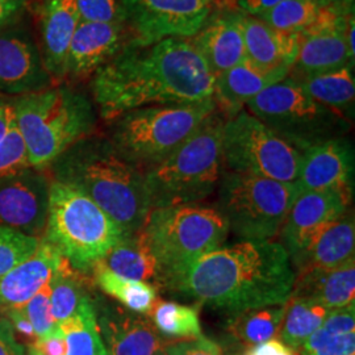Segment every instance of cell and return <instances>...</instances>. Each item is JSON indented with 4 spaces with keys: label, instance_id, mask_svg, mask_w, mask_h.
<instances>
[{
    "label": "cell",
    "instance_id": "6da1fadb",
    "mask_svg": "<svg viewBox=\"0 0 355 355\" xmlns=\"http://www.w3.org/2000/svg\"><path fill=\"white\" fill-rule=\"evenodd\" d=\"M216 76L190 40L166 38L141 46L129 40L91 80L94 102L104 120L150 105L214 99Z\"/></svg>",
    "mask_w": 355,
    "mask_h": 355
},
{
    "label": "cell",
    "instance_id": "7a4b0ae2",
    "mask_svg": "<svg viewBox=\"0 0 355 355\" xmlns=\"http://www.w3.org/2000/svg\"><path fill=\"white\" fill-rule=\"evenodd\" d=\"M295 271L279 242L243 241L204 254L177 280L183 292L232 315L284 305L291 297Z\"/></svg>",
    "mask_w": 355,
    "mask_h": 355
},
{
    "label": "cell",
    "instance_id": "3957f363",
    "mask_svg": "<svg viewBox=\"0 0 355 355\" xmlns=\"http://www.w3.org/2000/svg\"><path fill=\"white\" fill-rule=\"evenodd\" d=\"M48 167L53 180L89 196L124 234L137 233L145 227L152 207L144 171L124 159L108 139L91 135Z\"/></svg>",
    "mask_w": 355,
    "mask_h": 355
},
{
    "label": "cell",
    "instance_id": "277c9868",
    "mask_svg": "<svg viewBox=\"0 0 355 355\" xmlns=\"http://www.w3.org/2000/svg\"><path fill=\"white\" fill-rule=\"evenodd\" d=\"M11 102L29 164L36 168H46L78 141L91 136L96 125L89 98L64 85L20 95Z\"/></svg>",
    "mask_w": 355,
    "mask_h": 355
},
{
    "label": "cell",
    "instance_id": "5b68a950",
    "mask_svg": "<svg viewBox=\"0 0 355 355\" xmlns=\"http://www.w3.org/2000/svg\"><path fill=\"white\" fill-rule=\"evenodd\" d=\"M225 120L217 110L165 161L144 173L152 209L196 204L214 193L224 166Z\"/></svg>",
    "mask_w": 355,
    "mask_h": 355
},
{
    "label": "cell",
    "instance_id": "8992f818",
    "mask_svg": "<svg viewBox=\"0 0 355 355\" xmlns=\"http://www.w3.org/2000/svg\"><path fill=\"white\" fill-rule=\"evenodd\" d=\"M142 230L157 261V288L171 291L196 259L223 245L229 225L217 208L186 204L152 209Z\"/></svg>",
    "mask_w": 355,
    "mask_h": 355
},
{
    "label": "cell",
    "instance_id": "52a82bcc",
    "mask_svg": "<svg viewBox=\"0 0 355 355\" xmlns=\"http://www.w3.org/2000/svg\"><path fill=\"white\" fill-rule=\"evenodd\" d=\"M123 230L89 196L51 180L44 240L76 271L87 274L123 237Z\"/></svg>",
    "mask_w": 355,
    "mask_h": 355
},
{
    "label": "cell",
    "instance_id": "ba28073f",
    "mask_svg": "<svg viewBox=\"0 0 355 355\" xmlns=\"http://www.w3.org/2000/svg\"><path fill=\"white\" fill-rule=\"evenodd\" d=\"M216 111L214 99L132 110L114 119L110 141L124 159L145 173L175 152Z\"/></svg>",
    "mask_w": 355,
    "mask_h": 355
},
{
    "label": "cell",
    "instance_id": "9c48e42d",
    "mask_svg": "<svg viewBox=\"0 0 355 355\" xmlns=\"http://www.w3.org/2000/svg\"><path fill=\"white\" fill-rule=\"evenodd\" d=\"M246 111L302 153L352 129V121L315 101L290 74L248 103Z\"/></svg>",
    "mask_w": 355,
    "mask_h": 355
},
{
    "label": "cell",
    "instance_id": "30bf717a",
    "mask_svg": "<svg viewBox=\"0 0 355 355\" xmlns=\"http://www.w3.org/2000/svg\"><path fill=\"white\" fill-rule=\"evenodd\" d=\"M297 195L295 183L223 171L217 209L242 240L268 241L279 234Z\"/></svg>",
    "mask_w": 355,
    "mask_h": 355
},
{
    "label": "cell",
    "instance_id": "8fae6325",
    "mask_svg": "<svg viewBox=\"0 0 355 355\" xmlns=\"http://www.w3.org/2000/svg\"><path fill=\"white\" fill-rule=\"evenodd\" d=\"M303 154L242 110L223 129V164L228 171L295 183Z\"/></svg>",
    "mask_w": 355,
    "mask_h": 355
},
{
    "label": "cell",
    "instance_id": "7c38bea8",
    "mask_svg": "<svg viewBox=\"0 0 355 355\" xmlns=\"http://www.w3.org/2000/svg\"><path fill=\"white\" fill-rule=\"evenodd\" d=\"M217 0H120L130 40L141 46L166 38L193 37L215 10Z\"/></svg>",
    "mask_w": 355,
    "mask_h": 355
},
{
    "label": "cell",
    "instance_id": "4fadbf2b",
    "mask_svg": "<svg viewBox=\"0 0 355 355\" xmlns=\"http://www.w3.org/2000/svg\"><path fill=\"white\" fill-rule=\"evenodd\" d=\"M42 168L29 167L0 178V227L42 239L51 180Z\"/></svg>",
    "mask_w": 355,
    "mask_h": 355
},
{
    "label": "cell",
    "instance_id": "5bb4252c",
    "mask_svg": "<svg viewBox=\"0 0 355 355\" xmlns=\"http://www.w3.org/2000/svg\"><path fill=\"white\" fill-rule=\"evenodd\" d=\"M51 86L31 31L16 19L0 26V92L20 96Z\"/></svg>",
    "mask_w": 355,
    "mask_h": 355
},
{
    "label": "cell",
    "instance_id": "9a60e30c",
    "mask_svg": "<svg viewBox=\"0 0 355 355\" xmlns=\"http://www.w3.org/2000/svg\"><path fill=\"white\" fill-rule=\"evenodd\" d=\"M347 16L325 8L318 20L299 33V51L292 74L309 76L340 69L354 67L346 42Z\"/></svg>",
    "mask_w": 355,
    "mask_h": 355
},
{
    "label": "cell",
    "instance_id": "2e32d148",
    "mask_svg": "<svg viewBox=\"0 0 355 355\" xmlns=\"http://www.w3.org/2000/svg\"><path fill=\"white\" fill-rule=\"evenodd\" d=\"M94 303L107 354L155 355L168 343L146 315L112 302Z\"/></svg>",
    "mask_w": 355,
    "mask_h": 355
},
{
    "label": "cell",
    "instance_id": "e0dca14e",
    "mask_svg": "<svg viewBox=\"0 0 355 355\" xmlns=\"http://www.w3.org/2000/svg\"><path fill=\"white\" fill-rule=\"evenodd\" d=\"M302 168L295 182L299 193L333 191L353 200L354 146L346 137L333 139L302 153Z\"/></svg>",
    "mask_w": 355,
    "mask_h": 355
},
{
    "label": "cell",
    "instance_id": "ac0fdd59",
    "mask_svg": "<svg viewBox=\"0 0 355 355\" xmlns=\"http://www.w3.org/2000/svg\"><path fill=\"white\" fill-rule=\"evenodd\" d=\"M129 40L127 24L80 21L70 44L64 79L82 80L94 76Z\"/></svg>",
    "mask_w": 355,
    "mask_h": 355
},
{
    "label": "cell",
    "instance_id": "d6986e66",
    "mask_svg": "<svg viewBox=\"0 0 355 355\" xmlns=\"http://www.w3.org/2000/svg\"><path fill=\"white\" fill-rule=\"evenodd\" d=\"M352 202L333 191L299 193L280 228V245L291 257L318 229L349 211Z\"/></svg>",
    "mask_w": 355,
    "mask_h": 355
},
{
    "label": "cell",
    "instance_id": "ffe728a7",
    "mask_svg": "<svg viewBox=\"0 0 355 355\" xmlns=\"http://www.w3.org/2000/svg\"><path fill=\"white\" fill-rule=\"evenodd\" d=\"M37 20L44 66L53 82H62L70 44L80 23L76 0H41Z\"/></svg>",
    "mask_w": 355,
    "mask_h": 355
},
{
    "label": "cell",
    "instance_id": "44dd1931",
    "mask_svg": "<svg viewBox=\"0 0 355 355\" xmlns=\"http://www.w3.org/2000/svg\"><path fill=\"white\" fill-rule=\"evenodd\" d=\"M355 223L353 212L345 214L318 229L290 257L295 275L313 270H330L354 259Z\"/></svg>",
    "mask_w": 355,
    "mask_h": 355
},
{
    "label": "cell",
    "instance_id": "7402d4cb",
    "mask_svg": "<svg viewBox=\"0 0 355 355\" xmlns=\"http://www.w3.org/2000/svg\"><path fill=\"white\" fill-rule=\"evenodd\" d=\"M290 71V67L265 69L245 58L241 64L216 76L214 101L217 110L225 119L240 114L248 103L283 80Z\"/></svg>",
    "mask_w": 355,
    "mask_h": 355
},
{
    "label": "cell",
    "instance_id": "603a6c76",
    "mask_svg": "<svg viewBox=\"0 0 355 355\" xmlns=\"http://www.w3.org/2000/svg\"><path fill=\"white\" fill-rule=\"evenodd\" d=\"M190 42L215 76L241 64L246 58L241 12L212 13Z\"/></svg>",
    "mask_w": 355,
    "mask_h": 355
},
{
    "label": "cell",
    "instance_id": "cb8c5ba5",
    "mask_svg": "<svg viewBox=\"0 0 355 355\" xmlns=\"http://www.w3.org/2000/svg\"><path fill=\"white\" fill-rule=\"evenodd\" d=\"M64 261L51 243L41 240L36 253L0 278V311L21 308L51 283Z\"/></svg>",
    "mask_w": 355,
    "mask_h": 355
},
{
    "label": "cell",
    "instance_id": "d4e9b609",
    "mask_svg": "<svg viewBox=\"0 0 355 355\" xmlns=\"http://www.w3.org/2000/svg\"><path fill=\"white\" fill-rule=\"evenodd\" d=\"M246 58L265 69L290 67L299 51V33H286L263 20L241 12Z\"/></svg>",
    "mask_w": 355,
    "mask_h": 355
},
{
    "label": "cell",
    "instance_id": "484cf974",
    "mask_svg": "<svg viewBox=\"0 0 355 355\" xmlns=\"http://www.w3.org/2000/svg\"><path fill=\"white\" fill-rule=\"evenodd\" d=\"M291 297L316 300L329 311L355 304V258L336 268L295 275Z\"/></svg>",
    "mask_w": 355,
    "mask_h": 355
},
{
    "label": "cell",
    "instance_id": "4316f807",
    "mask_svg": "<svg viewBox=\"0 0 355 355\" xmlns=\"http://www.w3.org/2000/svg\"><path fill=\"white\" fill-rule=\"evenodd\" d=\"M101 263L121 278L146 282L158 287L157 261L142 229L137 233L123 234Z\"/></svg>",
    "mask_w": 355,
    "mask_h": 355
},
{
    "label": "cell",
    "instance_id": "83f0119b",
    "mask_svg": "<svg viewBox=\"0 0 355 355\" xmlns=\"http://www.w3.org/2000/svg\"><path fill=\"white\" fill-rule=\"evenodd\" d=\"M302 87L318 103L352 121L354 117V67L345 64L340 69L318 74L296 76L290 71Z\"/></svg>",
    "mask_w": 355,
    "mask_h": 355
},
{
    "label": "cell",
    "instance_id": "f1b7e54d",
    "mask_svg": "<svg viewBox=\"0 0 355 355\" xmlns=\"http://www.w3.org/2000/svg\"><path fill=\"white\" fill-rule=\"evenodd\" d=\"M297 352L300 355H354L355 304L330 311Z\"/></svg>",
    "mask_w": 355,
    "mask_h": 355
},
{
    "label": "cell",
    "instance_id": "f546056e",
    "mask_svg": "<svg viewBox=\"0 0 355 355\" xmlns=\"http://www.w3.org/2000/svg\"><path fill=\"white\" fill-rule=\"evenodd\" d=\"M329 309L316 300L290 297L286 303V313L280 327V340L293 352H297L305 341L322 325Z\"/></svg>",
    "mask_w": 355,
    "mask_h": 355
},
{
    "label": "cell",
    "instance_id": "4dcf8cb0",
    "mask_svg": "<svg viewBox=\"0 0 355 355\" xmlns=\"http://www.w3.org/2000/svg\"><path fill=\"white\" fill-rule=\"evenodd\" d=\"M96 286L108 296L116 299L124 308L132 312L148 315L158 300L157 288L146 282H137L121 278L110 271L102 263L92 268Z\"/></svg>",
    "mask_w": 355,
    "mask_h": 355
},
{
    "label": "cell",
    "instance_id": "1f68e13d",
    "mask_svg": "<svg viewBox=\"0 0 355 355\" xmlns=\"http://www.w3.org/2000/svg\"><path fill=\"white\" fill-rule=\"evenodd\" d=\"M49 286L51 312L57 324L74 316L82 305L92 299L86 274L76 271L66 259L53 277Z\"/></svg>",
    "mask_w": 355,
    "mask_h": 355
},
{
    "label": "cell",
    "instance_id": "d6a6232c",
    "mask_svg": "<svg viewBox=\"0 0 355 355\" xmlns=\"http://www.w3.org/2000/svg\"><path fill=\"white\" fill-rule=\"evenodd\" d=\"M286 304L262 306L232 315L229 330L233 337L248 347L272 340L279 333Z\"/></svg>",
    "mask_w": 355,
    "mask_h": 355
},
{
    "label": "cell",
    "instance_id": "836d02e7",
    "mask_svg": "<svg viewBox=\"0 0 355 355\" xmlns=\"http://www.w3.org/2000/svg\"><path fill=\"white\" fill-rule=\"evenodd\" d=\"M94 302H86L74 316L58 324L66 343V355H108L98 328Z\"/></svg>",
    "mask_w": 355,
    "mask_h": 355
},
{
    "label": "cell",
    "instance_id": "e575fe53",
    "mask_svg": "<svg viewBox=\"0 0 355 355\" xmlns=\"http://www.w3.org/2000/svg\"><path fill=\"white\" fill-rule=\"evenodd\" d=\"M149 315H152L154 327L165 338L193 340L203 336L196 308L157 300Z\"/></svg>",
    "mask_w": 355,
    "mask_h": 355
},
{
    "label": "cell",
    "instance_id": "d590c367",
    "mask_svg": "<svg viewBox=\"0 0 355 355\" xmlns=\"http://www.w3.org/2000/svg\"><path fill=\"white\" fill-rule=\"evenodd\" d=\"M325 8L322 0H284L258 19L282 32L302 33Z\"/></svg>",
    "mask_w": 355,
    "mask_h": 355
},
{
    "label": "cell",
    "instance_id": "8d00e7d4",
    "mask_svg": "<svg viewBox=\"0 0 355 355\" xmlns=\"http://www.w3.org/2000/svg\"><path fill=\"white\" fill-rule=\"evenodd\" d=\"M41 239L0 227V278L36 253Z\"/></svg>",
    "mask_w": 355,
    "mask_h": 355
},
{
    "label": "cell",
    "instance_id": "74e56055",
    "mask_svg": "<svg viewBox=\"0 0 355 355\" xmlns=\"http://www.w3.org/2000/svg\"><path fill=\"white\" fill-rule=\"evenodd\" d=\"M32 167L29 164L26 142L16 123L0 140V178L8 177Z\"/></svg>",
    "mask_w": 355,
    "mask_h": 355
},
{
    "label": "cell",
    "instance_id": "f35d334b",
    "mask_svg": "<svg viewBox=\"0 0 355 355\" xmlns=\"http://www.w3.org/2000/svg\"><path fill=\"white\" fill-rule=\"evenodd\" d=\"M21 309L35 330V341L51 336V333L58 328V324L51 312L49 284L40 290L31 300H28L26 304L21 306Z\"/></svg>",
    "mask_w": 355,
    "mask_h": 355
},
{
    "label": "cell",
    "instance_id": "ab89813d",
    "mask_svg": "<svg viewBox=\"0 0 355 355\" xmlns=\"http://www.w3.org/2000/svg\"><path fill=\"white\" fill-rule=\"evenodd\" d=\"M80 21L125 24L120 0H76Z\"/></svg>",
    "mask_w": 355,
    "mask_h": 355
},
{
    "label": "cell",
    "instance_id": "60d3db41",
    "mask_svg": "<svg viewBox=\"0 0 355 355\" xmlns=\"http://www.w3.org/2000/svg\"><path fill=\"white\" fill-rule=\"evenodd\" d=\"M165 355H225L223 347L204 336L193 340L171 341L164 347Z\"/></svg>",
    "mask_w": 355,
    "mask_h": 355
},
{
    "label": "cell",
    "instance_id": "b9f144b4",
    "mask_svg": "<svg viewBox=\"0 0 355 355\" xmlns=\"http://www.w3.org/2000/svg\"><path fill=\"white\" fill-rule=\"evenodd\" d=\"M23 346L17 343L11 322L0 318V355H24Z\"/></svg>",
    "mask_w": 355,
    "mask_h": 355
},
{
    "label": "cell",
    "instance_id": "7bdbcfd3",
    "mask_svg": "<svg viewBox=\"0 0 355 355\" xmlns=\"http://www.w3.org/2000/svg\"><path fill=\"white\" fill-rule=\"evenodd\" d=\"M40 354L42 355H66V343H64V334L57 328L51 333V336L37 340L31 343Z\"/></svg>",
    "mask_w": 355,
    "mask_h": 355
},
{
    "label": "cell",
    "instance_id": "ee69618b",
    "mask_svg": "<svg viewBox=\"0 0 355 355\" xmlns=\"http://www.w3.org/2000/svg\"><path fill=\"white\" fill-rule=\"evenodd\" d=\"M6 318L11 322L13 329L17 330L26 340H36L35 330L32 328V324L26 318L21 308H13V309H6L3 311Z\"/></svg>",
    "mask_w": 355,
    "mask_h": 355
},
{
    "label": "cell",
    "instance_id": "f6af8a7d",
    "mask_svg": "<svg viewBox=\"0 0 355 355\" xmlns=\"http://www.w3.org/2000/svg\"><path fill=\"white\" fill-rule=\"evenodd\" d=\"M284 0H237L239 11L248 16L259 17Z\"/></svg>",
    "mask_w": 355,
    "mask_h": 355
},
{
    "label": "cell",
    "instance_id": "bcb514c9",
    "mask_svg": "<svg viewBox=\"0 0 355 355\" xmlns=\"http://www.w3.org/2000/svg\"><path fill=\"white\" fill-rule=\"evenodd\" d=\"M248 352L250 355H296L288 346L274 338L250 347Z\"/></svg>",
    "mask_w": 355,
    "mask_h": 355
},
{
    "label": "cell",
    "instance_id": "7dc6e473",
    "mask_svg": "<svg viewBox=\"0 0 355 355\" xmlns=\"http://www.w3.org/2000/svg\"><path fill=\"white\" fill-rule=\"evenodd\" d=\"M15 123L12 102L0 96V140L6 136L8 129Z\"/></svg>",
    "mask_w": 355,
    "mask_h": 355
},
{
    "label": "cell",
    "instance_id": "c3c4849f",
    "mask_svg": "<svg viewBox=\"0 0 355 355\" xmlns=\"http://www.w3.org/2000/svg\"><path fill=\"white\" fill-rule=\"evenodd\" d=\"M23 7L24 6L12 0H0V26L16 19Z\"/></svg>",
    "mask_w": 355,
    "mask_h": 355
},
{
    "label": "cell",
    "instance_id": "681fc988",
    "mask_svg": "<svg viewBox=\"0 0 355 355\" xmlns=\"http://www.w3.org/2000/svg\"><path fill=\"white\" fill-rule=\"evenodd\" d=\"M322 1L328 10L343 16L355 13V0H322Z\"/></svg>",
    "mask_w": 355,
    "mask_h": 355
},
{
    "label": "cell",
    "instance_id": "f907efd6",
    "mask_svg": "<svg viewBox=\"0 0 355 355\" xmlns=\"http://www.w3.org/2000/svg\"><path fill=\"white\" fill-rule=\"evenodd\" d=\"M24 355H38L37 350L32 345H29Z\"/></svg>",
    "mask_w": 355,
    "mask_h": 355
},
{
    "label": "cell",
    "instance_id": "816d5d0a",
    "mask_svg": "<svg viewBox=\"0 0 355 355\" xmlns=\"http://www.w3.org/2000/svg\"><path fill=\"white\" fill-rule=\"evenodd\" d=\"M12 1H16V3H19V4H21V6H24V4H26V0H12Z\"/></svg>",
    "mask_w": 355,
    "mask_h": 355
},
{
    "label": "cell",
    "instance_id": "f5cc1de1",
    "mask_svg": "<svg viewBox=\"0 0 355 355\" xmlns=\"http://www.w3.org/2000/svg\"><path fill=\"white\" fill-rule=\"evenodd\" d=\"M155 355H165V353H164V350H161V352H158Z\"/></svg>",
    "mask_w": 355,
    "mask_h": 355
},
{
    "label": "cell",
    "instance_id": "db71d44e",
    "mask_svg": "<svg viewBox=\"0 0 355 355\" xmlns=\"http://www.w3.org/2000/svg\"><path fill=\"white\" fill-rule=\"evenodd\" d=\"M37 353H38V352H37ZM38 355H42V354H40V353H38Z\"/></svg>",
    "mask_w": 355,
    "mask_h": 355
},
{
    "label": "cell",
    "instance_id": "11a10c76",
    "mask_svg": "<svg viewBox=\"0 0 355 355\" xmlns=\"http://www.w3.org/2000/svg\"><path fill=\"white\" fill-rule=\"evenodd\" d=\"M0 312H1V311H0Z\"/></svg>",
    "mask_w": 355,
    "mask_h": 355
}]
</instances>
